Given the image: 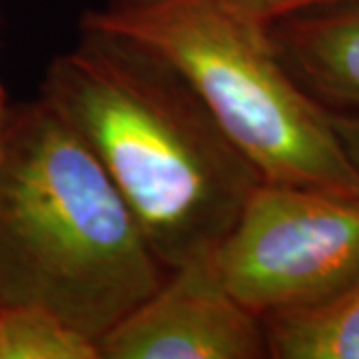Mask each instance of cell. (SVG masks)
Wrapping results in <instances>:
<instances>
[{"instance_id":"9","label":"cell","mask_w":359,"mask_h":359,"mask_svg":"<svg viewBox=\"0 0 359 359\" xmlns=\"http://www.w3.org/2000/svg\"><path fill=\"white\" fill-rule=\"evenodd\" d=\"M218 2L231 13L250 18L254 22L271 25L292 14L320 8V6H330L337 2H347V0H218Z\"/></svg>"},{"instance_id":"7","label":"cell","mask_w":359,"mask_h":359,"mask_svg":"<svg viewBox=\"0 0 359 359\" xmlns=\"http://www.w3.org/2000/svg\"><path fill=\"white\" fill-rule=\"evenodd\" d=\"M269 358L359 359V280L341 294L264 320Z\"/></svg>"},{"instance_id":"12","label":"cell","mask_w":359,"mask_h":359,"mask_svg":"<svg viewBox=\"0 0 359 359\" xmlns=\"http://www.w3.org/2000/svg\"><path fill=\"white\" fill-rule=\"evenodd\" d=\"M160 0H106V8H114V11H122V8H138V6H148Z\"/></svg>"},{"instance_id":"8","label":"cell","mask_w":359,"mask_h":359,"mask_svg":"<svg viewBox=\"0 0 359 359\" xmlns=\"http://www.w3.org/2000/svg\"><path fill=\"white\" fill-rule=\"evenodd\" d=\"M0 359H100L98 341L36 304L0 306Z\"/></svg>"},{"instance_id":"2","label":"cell","mask_w":359,"mask_h":359,"mask_svg":"<svg viewBox=\"0 0 359 359\" xmlns=\"http://www.w3.org/2000/svg\"><path fill=\"white\" fill-rule=\"evenodd\" d=\"M166 273L76 132L42 98L11 110L0 158V306H44L98 341Z\"/></svg>"},{"instance_id":"3","label":"cell","mask_w":359,"mask_h":359,"mask_svg":"<svg viewBox=\"0 0 359 359\" xmlns=\"http://www.w3.org/2000/svg\"><path fill=\"white\" fill-rule=\"evenodd\" d=\"M166 56L200 94L231 144L271 184L359 196V174L330 110L297 84L268 25L218 0H160L82 16Z\"/></svg>"},{"instance_id":"5","label":"cell","mask_w":359,"mask_h":359,"mask_svg":"<svg viewBox=\"0 0 359 359\" xmlns=\"http://www.w3.org/2000/svg\"><path fill=\"white\" fill-rule=\"evenodd\" d=\"M100 359H266L264 320L219 282L212 254L168 269L148 299L98 339Z\"/></svg>"},{"instance_id":"10","label":"cell","mask_w":359,"mask_h":359,"mask_svg":"<svg viewBox=\"0 0 359 359\" xmlns=\"http://www.w3.org/2000/svg\"><path fill=\"white\" fill-rule=\"evenodd\" d=\"M330 120L337 138L346 150L349 162L359 174V112H334L330 110Z\"/></svg>"},{"instance_id":"4","label":"cell","mask_w":359,"mask_h":359,"mask_svg":"<svg viewBox=\"0 0 359 359\" xmlns=\"http://www.w3.org/2000/svg\"><path fill=\"white\" fill-rule=\"evenodd\" d=\"M212 266L262 320L320 306L359 280V196L259 182Z\"/></svg>"},{"instance_id":"11","label":"cell","mask_w":359,"mask_h":359,"mask_svg":"<svg viewBox=\"0 0 359 359\" xmlns=\"http://www.w3.org/2000/svg\"><path fill=\"white\" fill-rule=\"evenodd\" d=\"M11 118V108H8V98L6 90L0 84V158H2V148H4V136H6V126Z\"/></svg>"},{"instance_id":"1","label":"cell","mask_w":359,"mask_h":359,"mask_svg":"<svg viewBox=\"0 0 359 359\" xmlns=\"http://www.w3.org/2000/svg\"><path fill=\"white\" fill-rule=\"evenodd\" d=\"M40 98L96 156L166 269L210 256L264 182L178 68L128 34L80 20Z\"/></svg>"},{"instance_id":"6","label":"cell","mask_w":359,"mask_h":359,"mask_svg":"<svg viewBox=\"0 0 359 359\" xmlns=\"http://www.w3.org/2000/svg\"><path fill=\"white\" fill-rule=\"evenodd\" d=\"M268 30L309 96L334 112H359V0L292 14Z\"/></svg>"}]
</instances>
